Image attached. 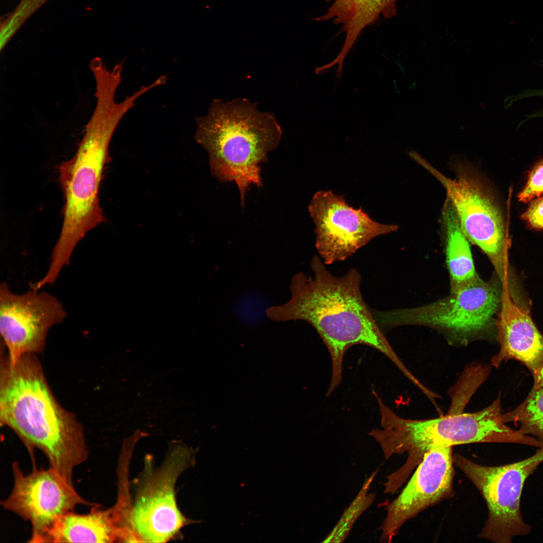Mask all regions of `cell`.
<instances>
[{
	"label": "cell",
	"mask_w": 543,
	"mask_h": 543,
	"mask_svg": "<svg viewBox=\"0 0 543 543\" xmlns=\"http://www.w3.org/2000/svg\"><path fill=\"white\" fill-rule=\"evenodd\" d=\"M324 264L314 255L311 262L314 277L303 272L294 275L290 300L268 308L266 313L275 321H305L317 332L331 359V378L326 395L330 396L340 383L344 354L356 344L379 351L410 377L412 373L391 347L364 300L358 270L351 268L342 277H336Z\"/></svg>",
	"instance_id": "1"
},
{
	"label": "cell",
	"mask_w": 543,
	"mask_h": 543,
	"mask_svg": "<svg viewBox=\"0 0 543 543\" xmlns=\"http://www.w3.org/2000/svg\"><path fill=\"white\" fill-rule=\"evenodd\" d=\"M0 422L18 436L32 459L38 449L49 467L73 484L74 469L88 458L84 431L58 402L34 353L11 363L1 348Z\"/></svg>",
	"instance_id": "2"
},
{
	"label": "cell",
	"mask_w": 543,
	"mask_h": 543,
	"mask_svg": "<svg viewBox=\"0 0 543 543\" xmlns=\"http://www.w3.org/2000/svg\"><path fill=\"white\" fill-rule=\"evenodd\" d=\"M381 428L369 435L379 444L386 460L406 453L405 462L386 477L384 493L394 494L404 484L432 448L472 443H511L536 446L534 437L507 426L503 418L501 397L488 407L474 413L450 404L445 415L425 420L406 419L386 406L377 392Z\"/></svg>",
	"instance_id": "3"
},
{
	"label": "cell",
	"mask_w": 543,
	"mask_h": 543,
	"mask_svg": "<svg viewBox=\"0 0 543 543\" xmlns=\"http://www.w3.org/2000/svg\"><path fill=\"white\" fill-rule=\"evenodd\" d=\"M195 121L194 138L207 151L212 174L221 183L235 182L244 206L249 187L262 185L260 164L281 139L276 118L246 98L216 99Z\"/></svg>",
	"instance_id": "4"
},
{
	"label": "cell",
	"mask_w": 543,
	"mask_h": 543,
	"mask_svg": "<svg viewBox=\"0 0 543 543\" xmlns=\"http://www.w3.org/2000/svg\"><path fill=\"white\" fill-rule=\"evenodd\" d=\"M121 120L112 108L96 107L75 154L60 166L65 203L61 230L49 266L54 273H60L69 264L78 242L105 220L99 191L105 166L111 160L110 143Z\"/></svg>",
	"instance_id": "5"
},
{
	"label": "cell",
	"mask_w": 543,
	"mask_h": 543,
	"mask_svg": "<svg viewBox=\"0 0 543 543\" xmlns=\"http://www.w3.org/2000/svg\"><path fill=\"white\" fill-rule=\"evenodd\" d=\"M503 284L499 279L475 283L426 305L385 312H374L385 327L425 326L444 332L450 340L467 343L481 338L495 325Z\"/></svg>",
	"instance_id": "6"
},
{
	"label": "cell",
	"mask_w": 543,
	"mask_h": 543,
	"mask_svg": "<svg viewBox=\"0 0 543 543\" xmlns=\"http://www.w3.org/2000/svg\"><path fill=\"white\" fill-rule=\"evenodd\" d=\"M411 158L435 177L446 191L462 229L470 243L488 257L503 284H508V241L501 210L482 178L473 169L459 165L456 177L441 173L415 151Z\"/></svg>",
	"instance_id": "7"
},
{
	"label": "cell",
	"mask_w": 543,
	"mask_h": 543,
	"mask_svg": "<svg viewBox=\"0 0 543 543\" xmlns=\"http://www.w3.org/2000/svg\"><path fill=\"white\" fill-rule=\"evenodd\" d=\"M454 464L471 481L486 503L488 516L478 534L496 543H510L526 535L531 527L522 516L520 501L525 482L543 463V447L519 461L497 466L477 464L461 455Z\"/></svg>",
	"instance_id": "8"
},
{
	"label": "cell",
	"mask_w": 543,
	"mask_h": 543,
	"mask_svg": "<svg viewBox=\"0 0 543 543\" xmlns=\"http://www.w3.org/2000/svg\"><path fill=\"white\" fill-rule=\"evenodd\" d=\"M14 485L11 493L2 502L3 507L31 524L29 542H47L48 534L58 519L73 511L78 505L94 506L97 503L82 498L59 472L49 467L25 474L17 462L12 463Z\"/></svg>",
	"instance_id": "9"
},
{
	"label": "cell",
	"mask_w": 543,
	"mask_h": 543,
	"mask_svg": "<svg viewBox=\"0 0 543 543\" xmlns=\"http://www.w3.org/2000/svg\"><path fill=\"white\" fill-rule=\"evenodd\" d=\"M191 459L189 448L179 444L173 448L161 467L143 481L128 515L132 539L165 542L184 525L186 520L176 503L174 485Z\"/></svg>",
	"instance_id": "10"
},
{
	"label": "cell",
	"mask_w": 543,
	"mask_h": 543,
	"mask_svg": "<svg viewBox=\"0 0 543 543\" xmlns=\"http://www.w3.org/2000/svg\"><path fill=\"white\" fill-rule=\"evenodd\" d=\"M309 212L315 225V246L325 264L345 260L374 238L398 229L373 220L330 190L316 192Z\"/></svg>",
	"instance_id": "11"
},
{
	"label": "cell",
	"mask_w": 543,
	"mask_h": 543,
	"mask_svg": "<svg viewBox=\"0 0 543 543\" xmlns=\"http://www.w3.org/2000/svg\"><path fill=\"white\" fill-rule=\"evenodd\" d=\"M66 316L62 303L47 292L30 289L18 294L7 283L0 285L1 342L11 363L25 354L42 352L49 330Z\"/></svg>",
	"instance_id": "12"
},
{
	"label": "cell",
	"mask_w": 543,
	"mask_h": 543,
	"mask_svg": "<svg viewBox=\"0 0 543 543\" xmlns=\"http://www.w3.org/2000/svg\"><path fill=\"white\" fill-rule=\"evenodd\" d=\"M453 464L452 447L432 448L424 455L405 487L386 506L379 541L390 542L408 520L454 495Z\"/></svg>",
	"instance_id": "13"
},
{
	"label": "cell",
	"mask_w": 543,
	"mask_h": 543,
	"mask_svg": "<svg viewBox=\"0 0 543 543\" xmlns=\"http://www.w3.org/2000/svg\"><path fill=\"white\" fill-rule=\"evenodd\" d=\"M495 327L500 349L491 358L494 367L514 359L523 364L533 378L543 373V335L527 310L514 301L508 285H503Z\"/></svg>",
	"instance_id": "14"
},
{
	"label": "cell",
	"mask_w": 543,
	"mask_h": 543,
	"mask_svg": "<svg viewBox=\"0 0 543 543\" xmlns=\"http://www.w3.org/2000/svg\"><path fill=\"white\" fill-rule=\"evenodd\" d=\"M331 5L326 12L314 20L318 22L332 21L341 25L345 39L341 50L326 69L337 65L336 75L343 74L344 60L363 30L380 19L391 18L396 14V0H326Z\"/></svg>",
	"instance_id": "15"
},
{
	"label": "cell",
	"mask_w": 543,
	"mask_h": 543,
	"mask_svg": "<svg viewBox=\"0 0 543 543\" xmlns=\"http://www.w3.org/2000/svg\"><path fill=\"white\" fill-rule=\"evenodd\" d=\"M441 222L450 290V293H455L481 278L475 268L470 242L462 229L455 208L447 196L442 210Z\"/></svg>",
	"instance_id": "16"
},
{
	"label": "cell",
	"mask_w": 543,
	"mask_h": 543,
	"mask_svg": "<svg viewBox=\"0 0 543 543\" xmlns=\"http://www.w3.org/2000/svg\"><path fill=\"white\" fill-rule=\"evenodd\" d=\"M118 539L112 508L92 506L86 514L69 512L60 517L50 530L47 542H111Z\"/></svg>",
	"instance_id": "17"
},
{
	"label": "cell",
	"mask_w": 543,
	"mask_h": 543,
	"mask_svg": "<svg viewBox=\"0 0 543 543\" xmlns=\"http://www.w3.org/2000/svg\"><path fill=\"white\" fill-rule=\"evenodd\" d=\"M506 423H517L522 433L543 443V373L533 378V387L526 399L511 411L503 414Z\"/></svg>",
	"instance_id": "18"
},
{
	"label": "cell",
	"mask_w": 543,
	"mask_h": 543,
	"mask_svg": "<svg viewBox=\"0 0 543 543\" xmlns=\"http://www.w3.org/2000/svg\"><path fill=\"white\" fill-rule=\"evenodd\" d=\"M378 471L377 469L365 480L354 498L322 542L340 543L347 538L357 520L375 500V493L370 492V490Z\"/></svg>",
	"instance_id": "19"
},
{
	"label": "cell",
	"mask_w": 543,
	"mask_h": 543,
	"mask_svg": "<svg viewBox=\"0 0 543 543\" xmlns=\"http://www.w3.org/2000/svg\"><path fill=\"white\" fill-rule=\"evenodd\" d=\"M543 195V159L530 171L527 182L518 196L520 202L526 203Z\"/></svg>",
	"instance_id": "20"
},
{
	"label": "cell",
	"mask_w": 543,
	"mask_h": 543,
	"mask_svg": "<svg viewBox=\"0 0 543 543\" xmlns=\"http://www.w3.org/2000/svg\"><path fill=\"white\" fill-rule=\"evenodd\" d=\"M522 218L532 229L543 230V197L530 203Z\"/></svg>",
	"instance_id": "21"
}]
</instances>
